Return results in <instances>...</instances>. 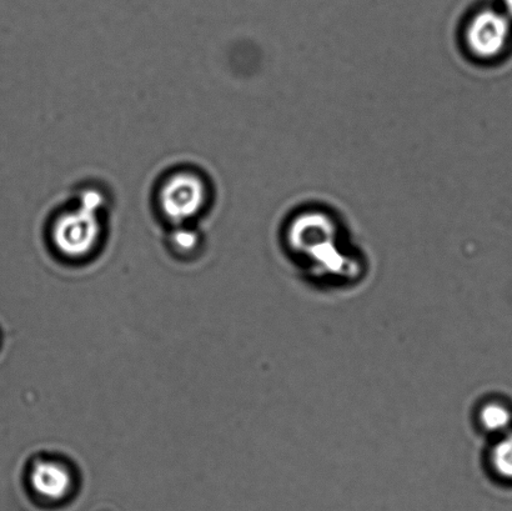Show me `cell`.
<instances>
[{
  "mask_svg": "<svg viewBox=\"0 0 512 511\" xmlns=\"http://www.w3.org/2000/svg\"><path fill=\"white\" fill-rule=\"evenodd\" d=\"M97 210L82 205L77 212L58 219L53 228V243L64 257L82 259L97 247L100 238Z\"/></svg>",
  "mask_w": 512,
  "mask_h": 511,
  "instance_id": "cell-1",
  "label": "cell"
},
{
  "mask_svg": "<svg viewBox=\"0 0 512 511\" xmlns=\"http://www.w3.org/2000/svg\"><path fill=\"white\" fill-rule=\"evenodd\" d=\"M207 197V190L197 174H174L163 184L160 207L165 217L174 223H184L200 212Z\"/></svg>",
  "mask_w": 512,
  "mask_h": 511,
  "instance_id": "cell-2",
  "label": "cell"
},
{
  "mask_svg": "<svg viewBox=\"0 0 512 511\" xmlns=\"http://www.w3.org/2000/svg\"><path fill=\"white\" fill-rule=\"evenodd\" d=\"M510 33V22L504 14L486 10L476 15L466 32V43L480 58H493L504 49Z\"/></svg>",
  "mask_w": 512,
  "mask_h": 511,
  "instance_id": "cell-3",
  "label": "cell"
},
{
  "mask_svg": "<svg viewBox=\"0 0 512 511\" xmlns=\"http://www.w3.org/2000/svg\"><path fill=\"white\" fill-rule=\"evenodd\" d=\"M30 485L45 500H62L73 485L72 474L64 464L55 460H39L30 472Z\"/></svg>",
  "mask_w": 512,
  "mask_h": 511,
  "instance_id": "cell-4",
  "label": "cell"
},
{
  "mask_svg": "<svg viewBox=\"0 0 512 511\" xmlns=\"http://www.w3.org/2000/svg\"><path fill=\"white\" fill-rule=\"evenodd\" d=\"M512 422L510 410L499 403L485 404L480 412V423L490 433H505Z\"/></svg>",
  "mask_w": 512,
  "mask_h": 511,
  "instance_id": "cell-5",
  "label": "cell"
},
{
  "mask_svg": "<svg viewBox=\"0 0 512 511\" xmlns=\"http://www.w3.org/2000/svg\"><path fill=\"white\" fill-rule=\"evenodd\" d=\"M491 467L500 478L512 480V432L495 445L491 453Z\"/></svg>",
  "mask_w": 512,
  "mask_h": 511,
  "instance_id": "cell-6",
  "label": "cell"
},
{
  "mask_svg": "<svg viewBox=\"0 0 512 511\" xmlns=\"http://www.w3.org/2000/svg\"><path fill=\"white\" fill-rule=\"evenodd\" d=\"M172 243L178 252L192 253L199 245V237L193 230L180 228L173 233Z\"/></svg>",
  "mask_w": 512,
  "mask_h": 511,
  "instance_id": "cell-7",
  "label": "cell"
},
{
  "mask_svg": "<svg viewBox=\"0 0 512 511\" xmlns=\"http://www.w3.org/2000/svg\"><path fill=\"white\" fill-rule=\"evenodd\" d=\"M504 3H505L506 12H508L510 17H512V0H505Z\"/></svg>",
  "mask_w": 512,
  "mask_h": 511,
  "instance_id": "cell-8",
  "label": "cell"
}]
</instances>
